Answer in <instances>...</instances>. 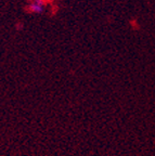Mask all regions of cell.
<instances>
[{
    "label": "cell",
    "instance_id": "6da1fadb",
    "mask_svg": "<svg viewBox=\"0 0 155 156\" xmlns=\"http://www.w3.org/2000/svg\"><path fill=\"white\" fill-rule=\"evenodd\" d=\"M46 8L47 7H45V5H37V3H28L25 10L28 13H44L46 11Z\"/></svg>",
    "mask_w": 155,
    "mask_h": 156
},
{
    "label": "cell",
    "instance_id": "7a4b0ae2",
    "mask_svg": "<svg viewBox=\"0 0 155 156\" xmlns=\"http://www.w3.org/2000/svg\"><path fill=\"white\" fill-rule=\"evenodd\" d=\"M27 1H28V3H37V5H45V7L53 2V0H27Z\"/></svg>",
    "mask_w": 155,
    "mask_h": 156
}]
</instances>
